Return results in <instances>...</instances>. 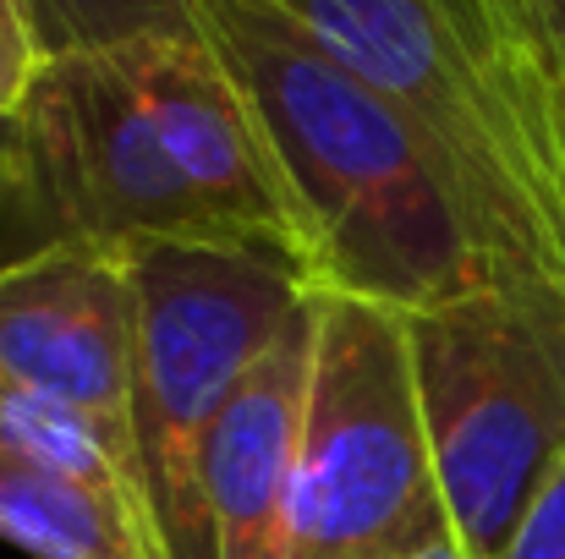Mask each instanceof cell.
I'll use <instances>...</instances> for the list:
<instances>
[{
  "instance_id": "cell-2",
  "label": "cell",
  "mask_w": 565,
  "mask_h": 559,
  "mask_svg": "<svg viewBox=\"0 0 565 559\" xmlns=\"http://www.w3.org/2000/svg\"><path fill=\"white\" fill-rule=\"evenodd\" d=\"M434 160L494 297L565 368V77L522 0H275Z\"/></svg>"
},
{
  "instance_id": "cell-6",
  "label": "cell",
  "mask_w": 565,
  "mask_h": 559,
  "mask_svg": "<svg viewBox=\"0 0 565 559\" xmlns=\"http://www.w3.org/2000/svg\"><path fill=\"white\" fill-rule=\"evenodd\" d=\"M406 335L456 544L467 559H500L565 450V368L494 291L406 313Z\"/></svg>"
},
{
  "instance_id": "cell-10",
  "label": "cell",
  "mask_w": 565,
  "mask_h": 559,
  "mask_svg": "<svg viewBox=\"0 0 565 559\" xmlns=\"http://www.w3.org/2000/svg\"><path fill=\"white\" fill-rule=\"evenodd\" d=\"M28 6H33L44 61L154 39V33H198L188 0H28Z\"/></svg>"
},
{
  "instance_id": "cell-5",
  "label": "cell",
  "mask_w": 565,
  "mask_h": 559,
  "mask_svg": "<svg viewBox=\"0 0 565 559\" xmlns=\"http://www.w3.org/2000/svg\"><path fill=\"white\" fill-rule=\"evenodd\" d=\"M313 302L291 559H423L456 544L406 313L341 291H313Z\"/></svg>"
},
{
  "instance_id": "cell-7",
  "label": "cell",
  "mask_w": 565,
  "mask_h": 559,
  "mask_svg": "<svg viewBox=\"0 0 565 559\" xmlns=\"http://www.w3.org/2000/svg\"><path fill=\"white\" fill-rule=\"evenodd\" d=\"M0 384L88 422L143 483L132 439L138 302L121 252L50 247L0 269Z\"/></svg>"
},
{
  "instance_id": "cell-3",
  "label": "cell",
  "mask_w": 565,
  "mask_h": 559,
  "mask_svg": "<svg viewBox=\"0 0 565 559\" xmlns=\"http://www.w3.org/2000/svg\"><path fill=\"white\" fill-rule=\"evenodd\" d=\"M242 83L297 219L313 291L428 313L494 291L406 116L275 0H188Z\"/></svg>"
},
{
  "instance_id": "cell-13",
  "label": "cell",
  "mask_w": 565,
  "mask_h": 559,
  "mask_svg": "<svg viewBox=\"0 0 565 559\" xmlns=\"http://www.w3.org/2000/svg\"><path fill=\"white\" fill-rule=\"evenodd\" d=\"M522 11H527L539 44L550 50V61L561 66V77H565V0H522Z\"/></svg>"
},
{
  "instance_id": "cell-9",
  "label": "cell",
  "mask_w": 565,
  "mask_h": 559,
  "mask_svg": "<svg viewBox=\"0 0 565 559\" xmlns=\"http://www.w3.org/2000/svg\"><path fill=\"white\" fill-rule=\"evenodd\" d=\"M0 544L28 559H160L154 527L72 466L0 439Z\"/></svg>"
},
{
  "instance_id": "cell-8",
  "label": "cell",
  "mask_w": 565,
  "mask_h": 559,
  "mask_svg": "<svg viewBox=\"0 0 565 559\" xmlns=\"http://www.w3.org/2000/svg\"><path fill=\"white\" fill-rule=\"evenodd\" d=\"M313 291L247 368L209 439V533L214 559H291L297 450L313 368Z\"/></svg>"
},
{
  "instance_id": "cell-14",
  "label": "cell",
  "mask_w": 565,
  "mask_h": 559,
  "mask_svg": "<svg viewBox=\"0 0 565 559\" xmlns=\"http://www.w3.org/2000/svg\"><path fill=\"white\" fill-rule=\"evenodd\" d=\"M17 138H22V127H17V110H0V192H6V182H11Z\"/></svg>"
},
{
  "instance_id": "cell-11",
  "label": "cell",
  "mask_w": 565,
  "mask_h": 559,
  "mask_svg": "<svg viewBox=\"0 0 565 559\" xmlns=\"http://www.w3.org/2000/svg\"><path fill=\"white\" fill-rule=\"evenodd\" d=\"M500 559H565V450L544 472L539 494L527 499L516 533L505 538Z\"/></svg>"
},
{
  "instance_id": "cell-4",
  "label": "cell",
  "mask_w": 565,
  "mask_h": 559,
  "mask_svg": "<svg viewBox=\"0 0 565 559\" xmlns=\"http://www.w3.org/2000/svg\"><path fill=\"white\" fill-rule=\"evenodd\" d=\"M121 264L138 302L132 439L160 559H214V422L313 286L291 264L203 241H132Z\"/></svg>"
},
{
  "instance_id": "cell-15",
  "label": "cell",
  "mask_w": 565,
  "mask_h": 559,
  "mask_svg": "<svg viewBox=\"0 0 565 559\" xmlns=\"http://www.w3.org/2000/svg\"><path fill=\"white\" fill-rule=\"evenodd\" d=\"M423 559H467V549H461V544H439L434 555H423Z\"/></svg>"
},
{
  "instance_id": "cell-12",
  "label": "cell",
  "mask_w": 565,
  "mask_h": 559,
  "mask_svg": "<svg viewBox=\"0 0 565 559\" xmlns=\"http://www.w3.org/2000/svg\"><path fill=\"white\" fill-rule=\"evenodd\" d=\"M44 66V44L28 0H0V110H22L33 77Z\"/></svg>"
},
{
  "instance_id": "cell-1",
  "label": "cell",
  "mask_w": 565,
  "mask_h": 559,
  "mask_svg": "<svg viewBox=\"0 0 565 559\" xmlns=\"http://www.w3.org/2000/svg\"><path fill=\"white\" fill-rule=\"evenodd\" d=\"M17 127L0 269L50 247L203 241L291 264L313 286L275 149L203 28L44 61Z\"/></svg>"
}]
</instances>
